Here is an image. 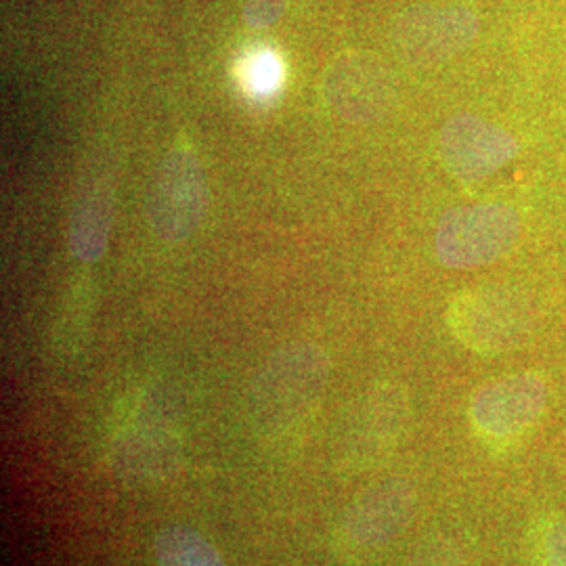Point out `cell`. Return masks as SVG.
I'll return each instance as SVG.
<instances>
[{
	"instance_id": "6da1fadb",
	"label": "cell",
	"mask_w": 566,
	"mask_h": 566,
	"mask_svg": "<svg viewBox=\"0 0 566 566\" xmlns=\"http://www.w3.org/2000/svg\"><path fill=\"white\" fill-rule=\"evenodd\" d=\"M329 380V357L319 344L290 343L259 367L248 388V424L269 449H292L315 418Z\"/></svg>"
},
{
	"instance_id": "7a4b0ae2",
	"label": "cell",
	"mask_w": 566,
	"mask_h": 566,
	"mask_svg": "<svg viewBox=\"0 0 566 566\" xmlns=\"http://www.w3.org/2000/svg\"><path fill=\"white\" fill-rule=\"evenodd\" d=\"M411 424V399L403 386L382 382L350 405L334 432L329 462L350 479L385 464L395 455Z\"/></svg>"
},
{
	"instance_id": "3957f363",
	"label": "cell",
	"mask_w": 566,
	"mask_h": 566,
	"mask_svg": "<svg viewBox=\"0 0 566 566\" xmlns=\"http://www.w3.org/2000/svg\"><path fill=\"white\" fill-rule=\"evenodd\" d=\"M535 313L528 296L512 285L486 283L458 292L447 306V325L468 350L497 357L531 336Z\"/></svg>"
},
{
	"instance_id": "277c9868",
	"label": "cell",
	"mask_w": 566,
	"mask_h": 566,
	"mask_svg": "<svg viewBox=\"0 0 566 566\" xmlns=\"http://www.w3.org/2000/svg\"><path fill=\"white\" fill-rule=\"evenodd\" d=\"M418 507V491L403 476H390L367 486L336 521L332 552L346 565H361L395 544Z\"/></svg>"
},
{
	"instance_id": "5b68a950",
	"label": "cell",
	"mask_w": 566,
	"mask_h": 566,
	"mask_svg": "<svg viewBox=\"0 0 566 566\" xmlns=\"http://www.w3.org/2000/svg\"><path fill=\"white\" fill-rule=\"evenodd\" d=\"M549 403V385L537 371H516L479 386L468 405L476 439L502 453L523 443Z\"/></svg>"
},
{
	"instance_id": "8992f818",
	"label": "cell",
	"mask_w": 566,
	"mask_h": 566,
	"mask_svg": "<svg viewBox=\"0 0 566 566\" xmlns=\"http://www.w3.org/2000/svg\"><path fill=\"white\" fill-rule=\"evenodd\" d=\"M107 453L122 481L149 485L170 479L179 470L185 446L172 418L142 401H130L116 418Z\"/></svg>"
},
{
	"instance_id": "52a82bcc",
	"label": "cell",
	"mask_w": 566,
	"mask_h": 566,
	"mask_svg": "<svg viewBox=\"0 0 566 566\" xmlns=\"http://www.w3.org/2000/svg\"><path fill=\"white\" fill-rule=\"evenodd\" d=\"M521 238L523 219L514 206L464 203L447 210L439 219L434 252L449 269H476L506 259Z\"/></svg>"
},
{
	"instance_id": "ba28073f",
	"label": "cell",
	"mask_w": 566,
	"mask_h": 566,
	"mask_svg": "<svg viewBox=\"0 0 566 566\" xmlns=\"http://www.w3.org/2000/svg\"><path fill=\"white\" fill-rule=\"evenodd\" d=\"M208 208V181L200 156L177 143L164 156L147 193V221L158 240L185 242L202 224Z\"/></svg>"
},
{
	"instance_id": "9c48e42d",
	"label": "cell",
	"mask_w": 566,
	"mask_h": 566,
	"mask_svg": "<svg viewBox=\"0 0 566 566\" xmlns=\"http://www.w3.org/2000/svg\"><path fill=\"white\" fill-rule=\"evenodd\" d=\"M397 95L399 86L392 72L374 55L344 53L325 70V103L343 120H382L395 107Z\"/></svg>"
},
{
	"instance_id": "30bf717a",
	"label": "cell",
	"mask_w": 566,
	"mask_h": 566,
	"mask_svg": "<svg viewBox=\"0 0 566 566\" xmlns=\"http://www.w3.org/2000/svg\"><path fill=\"white\" fill-rule=\"evenodd\" d=\"M439 149L451 177L462 182H481L512 163L521 145L504 126L462 112L451 116L441 128Z\"/></svg>"
},
{
	"instance_id": "8fae6325",
	"label": "cell",
	"mask_w": 566,
	"mask_h": 566,
	"mask_svg": "<svg viewBox=\"0 0 566 566\" xmlns=\"http://www.w3.org/2000/svg\"><path fill=\"white\" fill-rule=\"evenodd\" d=\"M476 20L464 9H420L397 25V49L407 63L434 65L464 51L476 36Z\"/></svg>"
},
{
	"instance_id": "7c38bea8",
	"label": "cell",
	"mask_w": 566,
	"mask_h": 566,
	"mask_svg": "<svg viewBox=\"0 0 566 566\" xmlns=\"http://www.w3.org/2000/svg\"><path fill=\"white\" fill-rule=\"evenodd\" d=\"M114 221V193L107 185L93 182L72 210L67 243L81 263H97L107 250Z\"/></svg>"
},
{
	"instance_id": "4fadbf2b",
	"label": "cell",
	"mask_w": 566,
	"mask_h": 566,
	"mask_svg": "<svg viewBox=\"0 0 566 566\" xmlns=\"http://www.w3.org/2000/svg\"><path fill=\"white\" fill-rule=\"evenodd\" d=\"M95 306V283L88 273H81L67 285L60 304L57 322L53 327V343L61 355H78L91 329V317Z\"/></svg>"
},
{
	"instance_id": "5bb4252c",
	"label": "cell",
	"mask_w": 566,
	"mask_h": 566,
	"mask_svg": "<svg viewBox=\"0 0 566 566\" xmlns=\"http://www.w3.org/2000/svg\"><path fill=\"white\" fill-rule=\"evenodd\" d=\"M158 566H227L221 552L189 526H164L154 539Z\"/></svg>"
},
{
	"instance_id": "9a60e30c",
	"label": "cell",
	"mask_w": 566,
	"mask_h": 566,
	"mask_svg": "<svg viewBox=\"0 0 566 566\" xmlns=\"http://www.w3.org/2000/svg\"><path fill=\"white\" fill-rule=\"evenodd\" d=\"M533 566H566V518L547 512L537 516L526 533Z\"/></svg>"
},
{
	"instance_id": "2e32d148",
	"label": "cell",
	"mask_w": 566,
	"mask_h": 566,
	"mask_svg": "<svg viewBox=\"0 0 566 566\" xmlns=\"http://www.w3.org/2000/svg\"><path fill=\"white\" fill-rule=\"evenodd\" d=\"M403 566H476V554L458 535H434L413 547Z\"/></svg>"
},
{
	"instance_id": "e0dca14e",
	"label": "cell",
	"mask_w": 566,
	"mask_h": 566,
	"mask_svg": "<svg viewBox=\"0 0 566 566\" xmlns=\"http://www.w3.org/2000/svg\"><path fill=\"white\" fill-rule=\"evenodd\" d=\"M243 91L256 99L271 97L283 82V61L271 49H259L245 55L240 65Z\"/></svg>"
},
{
	"instance_id": "ac0fdd59",
	"label": "cell",
	"mask_w": 566,
	"mask_h": 566,
	"mask_svg": "<svg viewBox=\"0 0 566 566\" xmlns=\"http://www.w3.org/2000/svg\"><path fill=\"white\" fill-rule=\"evenodd\" d=\"M285 0H248L243 18L252 28H269L282 18Z\"/></svg>"
}]
</instances>
